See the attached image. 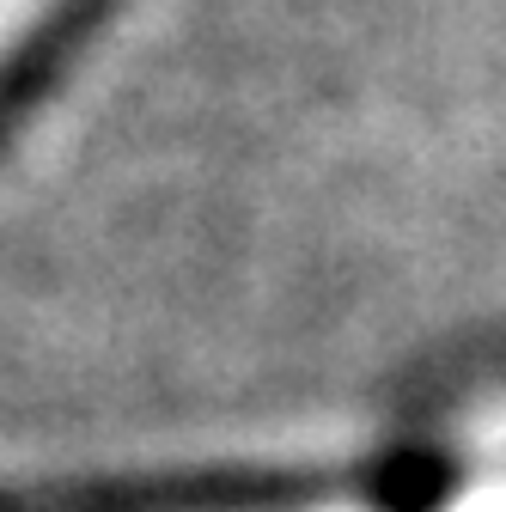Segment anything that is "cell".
<instances>
[{"mask_svg": "<svg viewBox=\"0 0 506 512\" xmlns=\"http://www.w3.org/2000/svg\"><path fill=\"white\" fill-rule=\"evenodd\" d=\"M55 13V0H0V68H7V55Z\"/></svg>", "mask_w": 506, "mask_h": 512, "instance_id": "cell-1", "label": "cell"}, {"mask_svg": "<svg viewBox=\"0 0 506 512\" xmlns=\"http://www.w3.org/2000/svg\"><path fill=\"white\" fill-rule=\"evenodd\" d=\"M324 512H348V506H324Z\"/></svg>", "mask_w": 506, "mask_h": 512, "instance_id": "cell-2", "label": "cell"}]
</instances>
